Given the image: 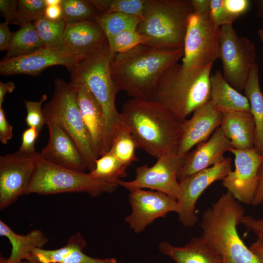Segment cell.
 Returning <instances> with one entry per match:
<instances>
[{
  "mask_svg": "<svg viewBox=\"0 0 263 263\" xmlns=\"http://www.w3.org/2000/svg\"><path fill=\"white\" fill-rule=\"evenodd\" d=\"M184 56V48H160L142 44L116 54L111 62L118 90L132 98L151 100L163 74Z\"/></svg>",
  "mask_w": 263,
  "mask_h": 263,
  "instance_id": "obj_1",
  "label": "cell"
},
{
  "mask_svg": "<svg viewBox=\"0 0 263 263\" xmlns=\"http://www.w3.org/2000/svg\"><path fill=\"white\" fill-rule=\"evenodd\" d=\"M120 114L137 148L156 159L177 152L183 122L163 105L153 100L131 98L123 104Z\"/></svg>",
  "mask_w": 263,
  "mask_h": 263,
  "instance_id": "obj_2",
  "label": "cell"
},
{
  "mask_svg": "<svg viewBox=\"0 0 263 263\" xmlns=\"http://www.w3.org/2000/svg\"><path fill=\"white\" fill-rule=\"evenodd\" d=\"M244 213L241 203L227 191L202 214V236L220 254L223 263H260L237 231Z\"/></svg>",
  "mask_w": 263,
  "mask_h": 263,
  "instance_id": "obj_3",
  "label": "cell"
},
{
  "mask_svg": "<svg viewBox=\"0 0 263 263\" xmlns=\"http://www.w3.org/2000/svg\"><path fill=\"white\" fill-rule=\"evenodd\" d=\"M213 64L187 70L178 62L161 77L150 100L157 102L180 121L210 99V77Z\"/></svg>",
  "mask_w": 263,
  "mask_h": 263,
  "instance_id": "obj_4",
  "label": "cell"
},
{
  "mask_svg": "<svg viewBox=\"0 0 263 263\" xmlns=\"http://www.w3.org/2000/svg\"><path fill=\"white\" fill-rule=\"evenodd\" d=\"M191 0H145L137 31L149 39L147 44L160 48H180L189 16Z\"/></svg>",
  "mask_w": 263,
  "mask_h": 263,
  "instance_id": "obj_5",
  "label": "cell"
},
{
  "mask_svg": "<svg viewBox=\"0 0 263 263\" xmlns=\"http://www.w3.org/2000/svg\"><path fill=\"white\" fill-rule=\"evenodd\" d=\"M110 47L108 41L102 49L79 63L72 73L70 83L84 85L101 105L106 124L107 151L110 150L114 136L122 124L115 105L119 92L112 77Z\"/></svg>",
  "mask_w": 263,
  "mask_h": 263,
  "instance_id": "obj_6",
  "label": "cell"
},
{
  "mask_svg": "<svg viewBox=\"0 0 263 263\" xmlns=\"http://www.w3.org/2000/svg\"><path fill=\"white\" fill-rule=\"evenodd\" d=\"M117 186L92 177L89 173L50 163L39 157L25 195L85 192L92 197L114 191Z\"/></svg>",
  "mask_w": 263,
  "mask_h": 263,
  "instance_id": "obj_7",
  "label": "cell"
},
{
  "mask_svg": "<svg viewBox=\"0 0 263 263\" xmlns=\"http://www.w3.org/2000/svg\"><path fill=\"white\" fill-rule=\"evenodd\" d=\"M54 85L53 96L43 108L44 115L55 121L72 139L90 172L95 168L96 159L77 103L75 88L60 78L55 79Z\"/></svg>",
  "mask_w": 263,
  "mask_h": 263,
  "instance_id": "obj_8",
  "label": "cell"
},
{
  "mask_svg": "<svg viewBox=\"0 0 263 263\" xmlns=\"http://www.w3.org/2000/svg\"><path fill=\"white\" fill-rule=\"evenodd\" d=\"M220 27L210 13L193 12L186 28L182 65L187 70L204 68L219 58Z\"/></svg>",
  "mask_w": 263,
  "mask_h": 263,
  "instance_id": "obj_9",
  "label": "cell"
},
{
  "mask_svg": "<svg viewBox=\"0 0 263 263\" xmlns=\"http://www.w3.org/2000/svg\"><path fill=\"white\" fill-rule=\"evenodd\" d=\"M219 58L222 63L225 79L241 92L257 63L254 43L246 37L239 36L232 24L223 25L220 27Z\"/></svg>",
  "mask_w": 263,
  "mask_h": 263,
  "instance_id": "obj_10",
  "label": "cell"
},
{
  "mask_svg": "<svg viewBox=\"0 0 263 263\" xmlns=\"http://www.w3.org/2000/svg\"><path fill=\"white\" fill-rule=\"evenodd\" d=\"M185 157L179 156L177 152L165 154L157 159L156 162L151 167L144 164L137 167L134 180L131 181L119 180L118 186L130 191L150 188L165 193L177 200L180 195L177 175Z\"/></svg>",
  "mask_w": 263,
  "mask_h": 263,
  "instance_id": "obj_11",
  "label": "cell"
},
{
  "mask_svg": "<svg viewBox=\"0 0 263 263\" xmlns=\"http://www.w3.org/2000/svg\"><path fill=\"white\" fill-rule=\"evenodd\" d=\"M39 153L19 150L0 156V210L25 195L34 172Z\"/></svg>",
  "mask_w": 263,
  "mask_h": 263,
  "instance_id": "obj_12",
  "label": "cell"
},
{
  "mask_svg": "<svg viewBox=\"0 0 263 263\" xmlns=\"http://www.w3.org/2000/svg\"><path fill=\"white\" fill-rule=\"evenodd\" d=\"M229 151L235 156V169L222 180V184L240 203L251 204L259 184L263 155L254 147L246 150L232 148Z\"/></svg>",
  "mask_w": 263,
  "mask_h": 263,
  "instance_id": "obj_13",
  "label": "cell"
},
{
  "mask_svg": "<svg viewBox=\"0 0 263 263\" xmlns=\"http://www.w3.org/2000/svg\"><path fill=\"white\" fill-rule=\"evenodd\" d=\"M231 170V159L222 162L188 176L179 182L180 195L177 200L180 223L186 227L194 226L198 221L196 202L203 192L212 183L223 180Z\"/></svg>",
  "mask_w": 263,
  "mask_h": 263,
  "instance_id": "obj_14",
  "label": "cell"
},
{
  "mask_svg": "<svg viewBox=\"0 0 263 263\" xmlns=\"http://www.w3.org/2000/svg\"><path fill=\"white\" fill-rule=\"evenodd\" d=\"M129 201L132 212L125 220L136 233L143 231L155 220L170 212L179 211L175 199L160 191L138 189L130 191Z\"/></svg>",
  "mask_w": 263,
  "mask_h": 263,
  "instance_id": "obj_15",
  "label": "cell"
},
{
  "mask_svg": "<svg viewBox=\"0 0 263 263\" xmlns=\"http://www.w3.org/2000/svg\"><path fill=\"white\" fill-rule=\"evenodd\" d=\"M78 64L63 47L43 48L21 56L3 57L0 62V74L3 76L25 74L38 76L45 69L54 65L65 66L72 73Z\"/></svg>",
  "mask_w": 263,
  "mask_h": 263,
  "instance_id": "obj_16",
  "label": "cell"
},
{
  "mask_svg": "<svg viewBox=\"0 0 263 263\" xmlns=\"http://www.w3.org/2000/svg\"><path fill=\"white\" fill-rule=\"evenodd\" d=\"M95 20L66 24L63 48L78 64L100 51L107 41Z\"/></svg>",
  "mask_w": 263,
  "mask_h": 263,
  "instance_id": "obj_17",
  "label": "cell"
},
{
  "mask_svg": "<svg viewBox=\"0 0 263 263\" xmlns=\"http://www.w3.org/2000/svg\"><path fill=\"white\" fill-rule=\"evenodd\" d=\"M49 132L48 143L39 153L45 161L79 171L88 170L85 161L75 144L54 120L45 118Z\"/></svg>",
  "mask_w": 263,
  "mask_h": 263,
  "instance_id": "obj_18",
  "label": "cell"
},
{
  "mask_svg": "<svg viewBox=\"0 0 263 263\" xmlns=\"http://www.w3.org/2000/svg\"><path fill=\"white\" fill-rule=\"evenodd\" d=\"M222 115L210 99L195 110L190 119L182 122V133L177 153L185 157L193 146L207 141L221 126Z\"/></svg>",
  "mask_w": 263,
  "mask_h": 263,
  "instance_id": "obj_19",
  "label": "cell"
},
{
  "mask_svg": "<svg viewBox=\"0 0 263 263\" xmlns=\"http://www.w3.org/2000/svg\"><path fill=\"white\" fill-rule=\"evenodd\" d=\"M72 85L75 88L77 103L96 159L107 152L105 115L101 105L84 85Z\"/></svg>",
  "mask_w": 263,
  "mask_h": 263,
  "instance_id": "obj_20",
  "label": "cell"
},
{
  "mask_svg": "<svg viewBox=\"0 0 263 263\" xmlns=\"http://www.w3.org/2000/svg\"><path fill=\"white\" fill-rule=\"evenodd\" d=\"M193 150L185 157L177 178L179 182L197 172L222 162L224 153L232 148L230 140L219 127L207 141L196 145Z\"/></svg>",
  "mask_w": 263,
  "mask_h": 263,
  "instance_id": "obj_21",
  "label": "cell"
},
{
  "mask_svg": "<svg viewBox=\"0 0 263 263\" xmlns=\"http://www.w3.org/2000/svg\"><path fill=\"white\" fill-rule=\"evenodd\" d=\"M86 242L79 232L71 236L63 247L53 250L34 248L29 263H117L113 258H95L86 255L83 250Z\"/></svg>",
  "mask_w": 263,
  "mask_h": 263,
  "instance_id": "obj_22",
  "label": "cell"
},
{
  "mask_svg": "<svg viewBox=\"0 0 263 263\" xmlns=\"http://www.w3.org/2000/svg\"><path fill=\"white\" fill-rule=\"evenodd\" d=\"M158 249L176 263H223L220 254L202 235L192 237L182 246L162 241Z\"/></svg>",
  "mask_w": 263,
  "mask_h": 263,
  "instance_id": "obj_23",
  "label": "cell"
},
{
  "mask_svg": "<svg viewBox=\"0 0 263 263\" xmlns=\"http://www.w3.org/2000/svg\"><path fill=\"white\" fill-rule=\"evenodd\" d=\"M255 122L250 111L223 113L220 128L233 148L246 150L254 147Z\"/></svg>",
  "mask_w": 263,
  "mask_h": 263,
  "instance_id": "obj_24",
  "label": "cell"
},
{
  "mask_svg": "<svg viewBox=\"0 0 263 263\" xmlns=\"http://www.w3.org/2000/svg\"><path fill=\"white\" fill-rule=\"evenodd\" d=\"M210 100L215 108L223 113L250 111L247 97L231 86L218 70L210 77Z\"/></svg>",
  "mask_w": 263,
  "mask_h": 263,
  "instance_id": "obj_25",
  "label": "cell"
},
{
  "mask_svg": "<svg viewBox=\"0 0 263 263\" xmlns=\"http://www.w3.org/2000/svg\"><path fill=\"white\" fill-rule=\"evenodd\" d=\"M0 235L7 238L12 245L11 254L6 259L8 263L27 261L33 248H42L49 242L48 237L39 229L32 230L26 235H20L15 233L1 220L0 221Z\"/></svg>",
  "mask_w": 263,
  "mask_h": 263,
  "instance_id": "obj_26",
  "label": "cell"
},
{
  "mask_svg": "<svg viewBox=\"0 0 263 263\" xmlns=\"http://www.w3.org/2000/svg\"><path fill=\"white\" fill-rule=\"evenodd\" d=\"M244 90L255 122L254 147L263 155V94L260 87L258 63L251 71Z\"/></svg>",
  "mask_w": 263,
  "mask_h": 263,
  "instance_id": "obj_27",
  "label": "cell"
},
{
  "mask_svg": "<svg viewBox=\"0 0 263 263\" xmlns=\"http://www.w3.org/2000/svg\"><path fill=\"white\" fill-rule=\"evenodd\" d=\"M43 48L42 43L34 23H27L21 25L19 30L13 33L4 57L23 56Z\"/></svg>",
  "mask_w": 263,
  "mask_h": 263,
  "instance_id": "obj_28",
  "label": "cell"
},
{
  "mask_svg": "<svg viewBox=\"0 0 263 263\" xmlns=\"http://www.w3.org/2000/svg\"><path fill=\"white\" fill-rule=\"evenodd\" d=\"M142 18L121 13L99 15L95 21L105 34L109 46L118 34L126 30H136Z\"/></svg>",
  "mask_w": 263,
  "mask_h": 263,
  "instance_id": "obj_29",
  "label": "cell"
},
{
  "mask_svg": "<svg viewBox=\"0 0 263 263\" xmlns=\"http://www.w3.org/2000/svg\"><path fill=\"white\" fill-rule=\"evenodd\" d=\"M127 167L109 151L95 161V168L89 174L107 183L118 186L120 178L127 175Z\"/></svg>",
  "mask_w": 263,
  "mask_h": 263,
  "instance_id": "obj_30",
  "label": "cell"
},
{
  "mask_svg": "<svg viewBox=\"0 0 263 263\" xmlns=\"http://www.w3.org/2000/svg\"><path fill=\"white\" fill-rule=\"evenodd\" d=\"M136 143L127 127L122 123L115 133L109 151L127 167L138 159L136 156Z\"/></svg>",
  "mask_w": 263,
  "mask_h": 263,
  "instance_id": "obj_31",
  "label": "cell"
},
{
  "mask_svg": "<svg viewBox=\"0 0 263 263\" xmlns=\"http://www.w3.org/2000/svg\"><path fill=\"white\" fill-rule=\"evenodd\" d=\"M62 19L66 24L95 20L100 14L90 0H62Z\"/></svg>",
  "mask_w": 263,
  "mask_h": 263,
  "instance_id": "obj_32",
  "label": "cell"
},
{
  "mask_svg": "<svg viewBox=\"0 0 263 263\" xmlns=\"http://www.w3.org/2000/svg\"><path fill=\"white\" fill-rule=\"evenodd\" d=\"M43 48L63 47V34L66 23L61 19L53 21L43 16L34 22Z\"/></svg>",
  "mask_w": 263,
  "mask_h": 263,
  "instance_id": "obj_33",
  "label": "cell"
},
{
  "mask_svg": "<svg viewBox=\"0 0 263 263\" xmlns=\"http://www.w3.org/2000/svg\"><path fill=\"white\" fill-rule=\"evenodd\" d=\"M101 14L121 13L142 18L145 0H90Z\"/></svg>",
  "mask_w": 263,
  "mask_h": 263,
  "instance_id": "obj_34",
  "label": "cell"
},
{
  "mask_svg": "<svg viewBox=\"0 0 263 263\" xmlns=\"http://www.w3.org/2000/svg\"><path fill=\"white\" fill-rule=\"evenodd\" d=\"M46 7L45 0H19L17 11L11 24L21 26L34 23L44 16Z\"/></svg>",
  "mask_w": 263,
  "mask_h": 263,
  "instance_id": "obj_35",
  "label": "cell"
},
{
  "mask_svg": "<svg viewBox=\"0 0 263 263\" xmlns=\"http://www.w3.org/2000/svg\"><path fill=\"white\" fill-rule=\"evenodd\" d=\"M148 41L149 39L137 30H126L118 34L109 46L111 61L116 54L129 51L139 45L146 44Z\"/></svg>",
  "mask_w": 263,
  "mask_h": 263,
  "instance_id": "obj_36",
  "label": "cell"
},
{
  "mask_svg": "<svg viewBox=\"0 0 263 263\" xmlns=\"http://www.w3.org/2000/svg\"><path fill=\"white\" fill-rule=\"evenodd\" d=\"M47 99V95L44 94L38 101L24 100L27 111L25 121L28 127L35 128L40 132L44 125L46 124V119L43 112L42 105Z\"/></svg>",
  "mask_w": 263,
  "mask_h": 263,
  "instance_id": "obj_37",
  "label": "cell"
},
{
  "mask_svg": "<svg viewBox=\"0 0 263 263\" xmlns=\"http://www.w3.org/2000/svg\"><path fill=\"white\" fill-rule=\"evenodd\" d=\"M225 10L232 22L246 13L250 6L248 0H224Z\"/></svg>",
  "mask_w": 263,
  "mask_h": 263,
  "instance_id": "obj_38",
  "label": "cell"
},
{
  "mask_svg": "<svg viewBox=\"0 0 263 263\" xmlns=\"http://www.w3.org/2000/svg\"><path fill=\"white\" fill-rule=\"evenodd\" d=\"M210 15L218 27L233 23L225 10L224 0H211Z\"/></svg>",
  "mask_w": 263,
  "mask_h": 263,
  "instance_id": "obj_39",
  "label": "cell"
},
{
  "mask_svg": "<svg viewBox=\"0 0 263 263\" xmlns=\"http://www.w3.org/2000/svg\"><path fill=\"white\" fill-rule=\"evenodd\" d=\"M40 132L34 127H28L22 132L21 143L19 151L26 153L36 152L35 147L36 140Z\"/></svg>",
  "mask_w": 263,
  "mask_h": 263,
  "instance_id": "obj_40",
  "label": "cell"
},
{
  "mask_svg": "<svg viewBox=\"0 0 263 263\" xmlns=\"http://www.w3.org/2000/svg\"><path fill=\"white\" fill-rule=\"evenodd\" d=\"M241 224L253 232L257 238L263 241V219H257L251 216H244L242 219Z\"/></svg>",
  "mask_w": 263,
  "mask_h": 263,
  "instance_id": "obj_41",
  "label": "cell"
},
{
  "mask_svg": "<svg viewBox=\"0 0 263 263\" xmlns=\"http://www.w3.org/2000/svg\"><path fill=\"white\" fill-rule=\"evenodd\" d=\"M13 135V127L8 122L4 111L0 107V141L6 144Z\"/></svg>",
  "mask_w": 263,
  "mask_h": 263,
  "instance_id": "obj_42",
  "label": "cell"
},
{
  "mask_svg": "<svg viewBox=\"0 0 263 263\" xmlns=\"http://www.w3.org/2000/svg\"><path fill=\"white\" fill-rule=\"evenodd\" d=\"M18 0H0V11L9 24L13 20L18 9Z\"/></svg>",
  "mask_w": 263,
  "mask_h": 263,
  "instance_id": "obj_43",
  "label": "cell"
},
{
  "mask_svg": "<svg viewBox=\"0 0 263 263\" xmlns=\"http://www.w3.org/2000/svg\"><path fill=\"white\" fill-rule=\"evenodd\" d=\"M9 23L6 21L0 24V51L7 50L12 37L8 27Z\"/></svg>",
  "mask_w": 263,
  "mask_h": 263,
  "instance_id": "obj_44",
  "label": "cell"
},
{
  "mask_svg": "<svg viewBox=\"0 0 263 263\" xmlns=\"http://www.w3.org/2000/svg\"><path fill=\"white\" fill-rule=\"evenodd\" d=\"M44 16L47 19L56 21L62 19V10L60 5L46 6Z\"/></svg>",
  "mask_w": 263,
  "mask_h": 263,
  "instance_id": "obj_45",
  "label": "cell"
},
{
  "mask_svg": "<svg viewBox=\"0 0 263 263\" xmlns=\"http://www.w3.org/2000/svg\"><path fill=\"white\" fill-rule=\"evenodd\" d=\"M259 182L258 186L251 203V205L253 206H257L263 203V164L259 169Z\"/></svg>",
  "mask_w": 263,
  "mask_h": 263,
  "instance_id": "obj_46",
  "label": "cell"
},
{
  "mask_svg": "<svg viewBox=\"0 0 263 263\" xmlns=\"http://www.w3.org/2000/svg\"><path fill=\"white\" fill-rule=\"evenodd\" d=\"M193 12L197 14L210 13L211 0H191Z\"/></svg>",
  "mask_w": 263,
  "mask_h": 263,
  "instance_id": "obj_47",
  "label": "cell"
},
{
  "mask_svg": "<svg viewBox=\"0 0 263 263\" xmlns=\"http://www.w3.org/2000/svg\"><path fill=\"white\" fill-rule=\"evenodd\" d=\"M260 263H263V241L258 238L249 247Z\"/></svg>",
  "mask_w": 263,
  "mask_h": 263,
  "instance_id": "obj_48",
  "label": "cell"
},
{
  "mask_svg": "<svg viewBox=\"0 0 263 263\" xmlns=\"http://www.w3.org/2000/svg\"><path fill=\"white\" fill-rule=\"evenodd\" d=\"M15 88V86L12 81L3 83L0 81V107H2L4 97L7 93H12Z\"/></svg>",
  "mask_w": 263,
  "mask_h": 263,
  "instance_id": "obj_49",
  "label": "cell"
},
{
  "mask_svg": "<svg viewBox=\"0 0 263 263\" xmlns=\"http://www.w3.org/2000/svg\"><path fill=\"white\" fill-rule=\"evenodd\" d=\"M254 3L257 8V16L263 20V0H255Z\"/></svg>",
  "mask_w": 263,
  "mask_h": 263,
  "instance_id": "obj_50",
  "label": "cell"
},
{
  "mask_svg": "<svg viewBox=\"0 0 263 263\" xmlns=\"http://www.w3.org/2000/svg\"><path fill=\"white\" fill-rule=\"evenodd\" d=\"M62 0H45L46 6L60 5Z\"/></svg>",
  "mask_w": 263,
  "mask_h": 263,
  "instance_id": "obj_51",
  "label": "cell"
},
{
  "mask_svg": "<svg viewBox=\"0 0 263 263\" xmlns=\"http://www.w3.org/2000/svg\"><path fill=\"white\" fill-rule=\"evenodd\" d=\"M7 258L5 257H4L2 256H0V263H8L6 260ZM16 263H29L26 260H23L19 261Z\"/></svg>",
  "mask_w": 263,
  "mask_h": 263,
  "instance_id": "obj_52",
  "label": "cell"
},
{
  "mask_svg": "<svg viewBox=\"0 0 263 263\" xmlns=\"http://www.w3.org/2000/svg\"><path fill=\"white\" fill-rule=\"evenodd\" d=\"M257 34L263 45V28L259 29Z\"/></svg>",
  "mask_w": 263,
  "mask_h": 263,
  "instance_id": "obj_53",
  "label": "cell"
},
{
  "mask_svg": "<svg viewBox=\"0 0 263 263\" xmlns=\"http://www.w3.org/2000/svg\"></svg>",
  "mask_w": 263,
  "mask_h": 263,
  "instance_id": "obj_54",
  "label": "cell"
}]
</instances>
